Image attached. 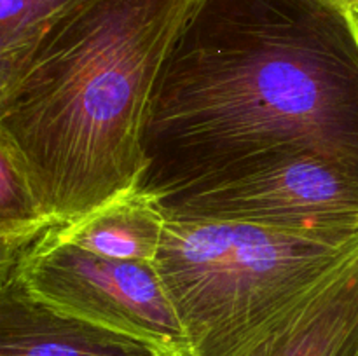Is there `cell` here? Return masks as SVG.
<instances>
[{"mask_svg":"<svg viewBox=\"0 0 358 356\" xmlns=\"http://www.w3.org/2000/svg\"><path fill=\"white\" fill-rule=\"evenodd\" d=\"M358 255L245 356H355Z\"/></svg>","mask_w":358,"mask_h":356,"instance_id":"7","label":"cell"},{"mask_svg":"<svg viewBox=\"0 0 358 356\" xmlns=\"http://www.w3.org/2000/svg\"><path fill=\"white\" fill-rule=\"evenodd\" d=\"M157 206L166 218L245 222L325 243H358V178L313 154Z\"/></svg>","mask_w":358,"mask_h":356,"instance_id":"5","label":"cell"},{"mask_svg":"<svg viewBox=\"0 0 358 356\" xmlns=\"http://www.w3.org/2000/svg\"><path fill=\"white\" fill-rule=\"evenodd\" d=\"M358 255L285 230L166 218L154 265L189 356H245Z\"/></svg>","mask_w":358,"mask_h":356,"instance_id":"3","label":"cell"},{"mask_svg":"<svg viewBox=\"0 0 358 356\" xmlns=\"http://www.w3.org/2000/svg\"><path fill=\"white\" fill-rule=\"evenodd\" d=\"M16 147L0 136V281L9 278L51 229Z\"/></svg>","mask_w":358,"mask_h":356,"instance_id":"9","label":"cell"},{"mask_svg":"<svg viewBox=\"0 0 358 356\" xmlns=\"http://www.w3.org/2000/svg\"><path fill=\"white\" fill-rule=\"evenodd\" d=\"M164 222L157 202L131 188L72 222H58L49 236L114 260L154 264Z\"/></svg>","mask_w":358,"mask_h":356,"instance_id":"8","label":"cell"},{"mask_svg":"<svg viewBox=\"0 0 358 356\" xmlns=\"http://www.w3.org/2000/svg\"><path fill=\"white\" fill-rule=\"evenodd\" d=\"M0 356H168L117 330L63 313L23 281L0 283Z\"/></svg>","mask_w":358,"mask_h":356,"instance_id":"6","label":"cell"},{"mask_svg":"<svg viewBox=\"0 0 358 356\" xmlns=\"http://www.w3.org/2000/svg\"><path fill=\"white\" fill-rule=\"evenodd\" d=\"M355 356H358V349H357V353H355Z\"/></svg>","mask_w":358,"mask_h":356,"instance_id":"12","label":"cell"},{"mask_svg":"<svg viewBox=\"0 0 358 356\" xmlns=\"http://www.w3.org/2000/svg\"><path fill=\"white\" fill-rule=\"evenodd\" d=\"M49 230L0 283L17 278L37 299L63 313L131 335L168 356H189L156 265L101 257L55 241Z\"/></svg>","mask_w":358,"mask_h":356,"instance_id":"4","label":"cell"},{"mask_svg":"<svg viewBox=\"0 0 358 356\" xmlns=\"http://www.w3.org/2000/svg\"><path fill=\"white\" fill-rule=\"evenodd\" d=\"M76 0H0V84L7 82L44 28Z\"/></svg>","mask_w":358,"mask_h":356,"instance_id":"10","label":"cell"},{"mask_svg":"<svg viewBox=\"0 0 358 356\" xmlns=\"http://www.w3.org/2000/svg\"><path fill=\"white\" fill-rule=\"evenodd\" d=\"M192 0H76L0 84V136L49 218L72 222L136 187L161 63Z\"/></svg>","mask_w":358,"mask_h":356,"instance_id":"2","label":"cell"},{"mask_svg":"<svg viewBox=\"0 0 358 356\" xmlns=\"http://www.w3.org/2000/svg\"><path fill=\"white\" fill-rule=\"evenodd\" d=\"M136 191L157 205L301 154L358 178L352 0H192L156 77Z\"/></svg>","mask_w":358,"mask_h":356,"instance_id":"1","label":"cell"},{"mask_svg":"<svg viewBox=\"0 0 358 356\" xmlns=\"http://www.w3.org/2000/svg\"><path fill=\"white\" fill-rule=\"evenodd\" d=\"M352 13H353V17H355V23L358 28V0H352Z\"/></svg>","mask_w":358,"mask_h":356,"instance_id":"11","label":"cell"}]
</instances>
